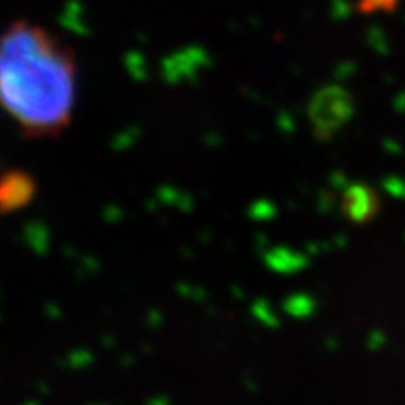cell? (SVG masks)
Wrapping results in <instances>:
<instances>
[{
	"instance_id": "cell-1",
	"label": "cell",
	"mask_w": 405,
	"mask_h": 405,
	"mask_svg": "<svg viewBox=\"0 0 405 405\" xmlns=\"http://www.w3.org/2000/svg\"><path fill=\"white\" fill-rule=\"evenodd\" d=\"M76 53L46 26L16 19L0 32V109L38 141L70 128L77 103Z\"/></svg>"
},
{
	"instance_id": "cell-2",
	"label": "cell",
	"mask_w": 405,
	"mask_h": 405,
	"mask_svg": "<svg viewBox=\"0 0 405 405\" xmlns=\"http://www.w3.org/2000/svg\"><path fill=\"white\" fill-rule=\"evenodd\" d=\"M36 184L25 171H8L0 177V212H14L34 198Z\"/></svg>"
},
{
	"instance_id": "cell-3",
	"label": "cell",
	"mask_w": 405,
	"mask_h": 405,
	"mask_svg": "<svg viewBox=\"0 0 405 405\" xmlns=\"http://www.w3.org/2000/svg\"><path fill=\"white\" fill-rule=\"evenodd\" d=\"M327 96H329L330 107H324L323 101L315 100L314 121L315 126L319 130H327V132L330 130L332 132L338 126H342L345 118L349 117L351 103L347 100V94L344 91H338V88L327 91Z\"/></svg>"
},
{
	"instance_id": "cell-4",
	"label": "cell",
	"mask_w": 405,
	"mask_h": 405,
	"mask_svg": "<svg viewBox=\"0 0 405 405\" xmlns=\"http://www.w3.org/2000/svg\"><path fill=\"white\" fill-rule=\"evenodd\" d=\"M345 210L357 222H364L375 212V195L364 186H353L345 195Z\"/></svg>"
},
{
	"instance_id": "cell-5",
	"label": "cell",
	"mask_w": 405,
	"mask_h": 405,
	"mask_svg": "<svg viewBox=\"0 0 405 405\" xmlns=\"http://www.w3.org/2000/svg\"><path fill=\"white\" fill-rule=\"evenodd\" d=\"M400 0H359V10L362 14H386L398 6Z\"/></svg>"
}]
</instances>
